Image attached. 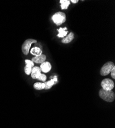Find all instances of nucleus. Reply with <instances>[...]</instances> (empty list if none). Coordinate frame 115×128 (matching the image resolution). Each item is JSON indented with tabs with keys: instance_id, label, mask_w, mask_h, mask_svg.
I'll use <instances>...</instances> for the list:
<instances>
[{
	"instance_id": "nucleus-1",
	"label": "nucleus",
	"mask_w": 115,
	"mask_h": 128,
	"mask_svg": "<svg viewBox=\"0 0 115 128\" xmlns=\"http://www.w3.org/2000/svg\"><path fill=\"white\" fill-rule=\"evenodd\" d=\"M99 96L102 100L109 102H113L115 98L114 92L112 91H106L103 89L100 90Z\"/></svg>"
},
{
	"instance_id": "nucleus-2",
	"label": "nucleus",
	"mask_w": 115,
	"mask_h": 128,
	"mask_svg": "<svg viewBox=\"0 0 115 128\" xmlns=\"http://www.w3.org/2000/svg\"><path fill=\"white\" fill-rule=\"evenodd\" d=\"M52 20L57 26H60L66 22V16L63 12H58L53 16Z\"/></svg>"
},
{
	"instance_id": "nucleus-3",
	"label": "nucleus",
	"mask_w": 115,
	"mask_h": 128,
	"mask_svg": "<svg viewBox=\"0 0 115 128\" xmlns=\"http://www.w3.org/2000/svg\"><path fill=\"white\" fill-rule=\"evenodd\" d=\"M115 68L114 64L111 62H107L102 67L100 73L102 76H106L111 72V71Z\"/></svg>"
},
{
	"instance_id": "nucleus-4",
	"label": "nucleus",
	"mask_w": 115,
	"mask_h": 128,
	"mask_svg": "<svg viewBox=\"0 0 115 128\" xmlns=\"http://www.w3.org/2000/svg\"><path fill=\"white\" fill-rule=\"evenodd\" d=\"M37 42V40L34 39H28L26 40L22 46V51L23 54L25 56L27 55L29 53L31 46L33 44L36 43Z\"/></svg>"
},
{
	"instance_id": "nucleus-5",
	"label": "nucleus",
	"mask_w": 115,
	"mask_h": 128,
	"mask_svg": "<svg viewBox=\"0 0 115 128\" xmlns=\"http://www.w3.org/2000/svg\"><path fill=\"white\" fill-rule=\"evenodd\" d=\"M101 84L102 89L106 91H112L114 87V82L109 78L103 80Z\"/></svg>"
},
{
	"instance_id": "nucleus-6",
	"label": "nucleus",
	"mask_w": 115,
	"mask_h": 128,
	"mask_svg": "<svg viewBox=\"0 0 115 128\" xmlns=\"http://www.w3.org/2000/svg\"><path fill=\"white\" fill-rule=\"evenodd\" d=\"M26 66L24 67V72L26 74L29 76L32 73L33 67L34 66V62L32 60H25Z\"/></svg>"
},
{
	"instance_id": "nucleus-7",
	"label": "nucleus",
	"mask_w": 115,
	"mask_h": 128,
	"mask_svg": "<svg viewBox=\"0 0 115 128\" xmlns=\"http://www.w3.org/2000/svg\"><path fill=\"white\" fill-rule=\"evenodd\" d=\"M39 68L41 71H43L44 73H48L51 70L52 66L49 62H45L41 64Z\"/></svg>"
},
{
	"instance_id": "nucleus-8",
	"label": "nucleus",
	"mask_w": 115,
	"mask_h": 128,
	"mask_svg": "<svg viewBox=\"0 0 115 128\" xmlns=\"http://www.w3.org/2000/svg\"><path fill=\"white\" fill-rule=\"evenodd\" d=\"M57 82V76H54V78L51 80L50 81H48L46 82H45V89L46 90H48L51 88V87L53 86L54 84H56Z\"/></svg>"
},
{
	"instance_id": "nucleus-9",
	"label": "nucleus",
	"mask_w": 115,
	"mask_h": 128,
	"mask_svg": "<svg viewBox=\"0 0 115 128\" xmlns=\"http://www.w3.org/2000/svg\"><path fill=\"white\" fill-rule=\"evenodd\" d=\"M46 60V56L44 54H41L39 56H35L32 58V61L33 62L37 64H42L45 62Z\"/></svg>"
},
{
	"instance_id": "nucleus-10",
	"label": "nucleus",
	"mask_w": 115,
	"mask_h": 128,
	"mask_svg": "<svg viewBox=\"0 0 115 128\" xmlns=\"http://www.w3.org/2000/svg\"><path fill=\"white\" fill-rule=\"evenodd\" d=\"M67 30V28L65 27L64 28H60L59 29L57 30L58 32V34H57V36L58 38H64L65 36H67L68 33V31H66Z\"/></svg>"
},
{
	"instance_id": "nucleus-11",
	"label": "nucleus",
	"mask_w": 115,
	"mask_h": 128,
	"mask_svg": "<svg viewBox=\"0 0 115 128\" xmlns=\"http://www.w3.org/2000/svg\"><path fill=\"white\" fill-rule=\"evenodd\" d=\"M74 38V34L73 33L71 32L66 38H64L62 40V42L64 44H68L72 41Z\"/></svg>"
},
{
	"instance_id": "nucleus-12",
	"label": "nucleus",
	"mask_w": 115,
	"mask_h": 128,
	"mask_svg": "<svg viewBox=\"0 0 115 128\" xmlns=\"http://www.w3.org/2000/svg\"><path fill=\"white\" fill-rule=\"evenodd\" d=\"M41 70L38 67H33L32 69V73H31V76L33 79H36L37 76L39 73H41Z\"/></svg>"
},
{
	"instance_id": "nucleus-13",
	"label": "nucleus",
	"mask_w": 115,
	"mask_h": 128,
	"mask_svg": "<svg viewBox=\"0 0 115 128\" xmlns=\"http://www.w3.org/2000/svg\"><path fill=\"white\" fill-rule=\"evenodd\" d=\"M30 52L31 54H33V56H37L41 55L43 51H42V50L38 47H34L31 49Z\"/></svg>"
},
{
	"instance_id": "nucleus-14",
	"label": "nucleus",
	"mask_w": 115,
	"mask_h": 128,
	"mask_svg": "<svg viewBox=\"0 0 115 128\" xmlns=\"http://www.w3.org/2000/svg\"><path fill=\"white\" fill-rule=\"evenodd\" d=\"M60 3L61 4V8L62 10L67 9L70 4V1L69 0H60Z\"/></svg>"
},
{
	"instance_id": "nucleus-15",
	"label": "nucleus",
	"mask_w": 115,
	"mask_h": 128,
	"mask_svg": "<svg viewBox=\"0 0 115 128\" xmlns=\"http://www.w3.org/2000/svg\"><path fill=\"white\" fill-rule=\"evenodd\" d=\"M34 87L35 89L37 90H41L45 89V85L44 83H41V82H36L34 84Z\"/></svg>"
},
{
	"instance_id": "nucleus-16",
	"label": "nucleus",
	"mask_w": 115,
	"mask_h": 128,
	"mask_svg": "<svg viewBox=\"0 0 115 128\" xmlns=\"http://www.w3.org/2000/svg\"><path fill=\"white\" fill-rule=\"evenodd\" d=\"M36 79L45 82H46V80H47V76H46L45 75V74L39 73L38 75L37 76L36 78Z\"/></svg>"
},
{
	"instance_id": "nucleus-17",
	"label": "nucleus",
	"mask_w": 115,
	"mask_h": 128,
	"mask_svg": "<svg viewBox=\"0 0 115 128\" xmlns=\"http://www.w3.org/2000/svg\"><path fill=\"white\" fill-rule=\"evenodd\" d=\"M111 76L113 79L115 78V68L111 71Z\"/></svg>"
},
{
	"instance_id": "nucleus-18",
	"label": "nucleus",
	"mask_w": 115,
	"mask_h": 128,
	"mask_svg": "<svg viewBox=\"0 0 115 128\" xmlns=\"http://www.w3.org/2000/svg\"><path fill=\"white\" fill-rule=\"evenodd\" d=\"M71 2L72 3H74V4H75V3H77L79 1L78 0H71Z\"/></svg>"
}]
</instances>
